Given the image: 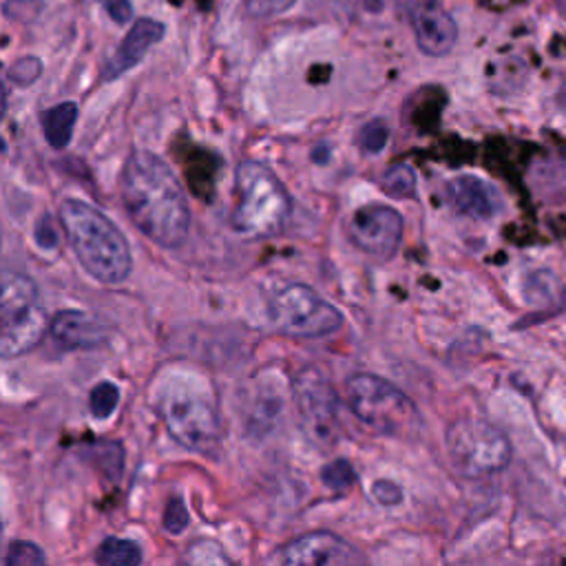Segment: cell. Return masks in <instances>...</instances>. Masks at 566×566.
I'll return each instance as SVG.
<instances>
[{
  "label": "cell",
  "instance_id": "1",
  "mask_svg": "<svg viewBox=\"0 0 566 566\" xmlns=\"http://www.w3.org/2000/svg\"><path fill=\"white\" fill-rule=\"evenodd\" d=\"M122 201L133 226L162 248H180L190 231V208L173 169L151 151H135L122 173Z\"/></svg>",
  "mask_w": 566,
  "mask_h": 566
},
{
  "label": "cell",
  "instance_id": "2",
  "mask_svg": "<svg viewBox=\"0 0 566 566\" xmlns=\"http://www.w3.org/2000/svg\"><path fill=\"white\" fill-rule=\"evenodd\" d=\"M58 218L81 266L100 283H122L133 268L131 248L118 226L81 199H64Z\"/></svg>",
  "mask_w": 566,
  "mask_h": 566
},
{
  "label": "cell",
  "instance_id": "3",
  "mask_svg": "<svg viewBox=\"0 0 566 566\" xmlns=\"http://www.w3.org/2000/svg\"><path fill=\"white\" fill-rule=\"evenodd\" d=\"M237 204L231 226L246 239H268L286 229L293 201L279 177L261 162H242L235 175Z\"/></svg>",
  "mask_w": 566,
  "mask_h": 566
},
{
  "label": "cell",
  "instance_id": "4",
  "mask_svg": "<svg viewBox=\"0 0 566 566\" xmlns=\"http://www.w3.org/2000/svg\"><path fill=\"white\" fill-rule=\"evenodd\" d=\"M160 416L169 434L188 452L212 456L222 443V420L210 390H201L193 379L175 377L160 390Z\"/></svg>",
  "mask_w": 566,
  "mask_h": 566
},
{
  "label": "cell",
  "instance_id": "5",
  "mask_svg": "<svg viewBox=\"0 0 566 566\" xmlns=\"http://www.w3.org/2000/svg\"><path fill=\"white\" fill-rule=\"evenodd\" d=\"M345 398L352 414L381 436L414 441L422 430V418L414 401L381 377H349L345 383Z\"/></svg>",
  "mask_w": 566,
  "mask_h": 566
},
{
  "label": "cell",
  "instance_id": "6",
  "mask_svg": "<svg viewBox=\"0 0 566 566\" xmlns=\"http://www.w3.org/2000/svg\"><path fill=\"white\" fill-rule=\"evenodd\" d=\"M47 317L40 306L36 281L23 272L3 274V299H0V354L16 359L29 352L45 334Z\"/></svg>",
  "mask_w": 566,
  "mask_h": 566
},
{
  "label": "cell",
  "instance_id": "7",
  "mask_svg": "<svg viewBox=\"0 0 566 566\" xmlns=\"http://www.w3.org/2000/svg\"><path fill=\"white\" fill-rule=\"evenodd\" d=\"M447 454L465 478H489L512 463V443L495 424L482 418H460L445 434Z\"/></svg>",
  "mask_w": 566,
  "mask_h": 566
},
{
  "label": "cell",
  "instance_id": "8",
  "mask_svg": "<svg viewBox=\"0 0 566 566\" xmlns=\"http://www.w3.org/2000/svg\"><path fill=\"white\" fill-rule=\"evenodd\" d=\"M272 325L297 339H323L341 330L343 315L306 283H286L268 302Z\"/></svg>",
  "mask_w": 566,
  "mask_h": 566
},
{
  "label": "cell",
  "instance_id": "9",
  "mask_svg": "<svg viewBox=\"0 0 566 566\" xmlns=\"http://www.w3.org/2000/svg\"><path fill=\"white\" fill-rule=\"evenodd\" d=\"M295 403L306 436L321 450L339 445V396L319 368H306L295 381Z\"/></svg>",
  "mask_w": 566,
  "mask_h": 566
},
{
  "label": "cell",
  "instance_id": "10",
  "mask_svg": "<svg viewBox=\"0 0 566 566\" xmlns=\"http://www.w3.org/2000/svg\"><path fill=\"white\" fill-rule=\"evenodd\" d=\"M349 239L359 250L379 261L392 259L403 239L401 212L383 204L359 208L349 220Z\"/></svg>",
  "mask_w": 566,
  "mask_h": 566
},
{
  "label": "cell",
  "instance_id": "11",
  "mask_svg": "<svg viewBox=\"0 0 566 566\" xmlns=\"http://www.w3.org/2000/svg\"><path fill=\"white\" fill-rule=\"evenodd\" d=\"M398 8L411 25L416 45L424 56L443 58L456 47L458 25L441 5V0H398Z\"/></svg>",
  "mask_w": 566,
  "mask_h": 566
},
{
  "label": "cell",
  "instance_id": "12",
  "mask_svg": "<svg viewBox=\"0 0 566 566\" xmlns=\"http://www.w3.org/2000/svg\"><path fill=\"white\" fill-rule=\"evenodd\" d=\"M276 559L281 564H291V566H302V564L336 566V564L366 562L364 553H359L357 546L330 531H315L288 542L279 551Z\"/></svg>",
  "mask_w": 566,
  "mask_h": 566
},
{
  "label": "cell",
  "instance_id": "13",
  "mask_svg": "<svg viewBox=\"0 0 566 566\" xmlns=\"http://www.w3.org/2000/svg\"><path fill=\"white\" fill-rule=\"evenodd\" d=\"M445 197L458 216L480 222L493 220L503 210L501 190L476 175L454 177L445 188Z\"/></svg>",
  "mask_w": 566,
  "mask_h": 566
},
{
  "label": "cell",
  "instance_id": "14",
  "mask_svg": "<svg viewBox=\"0 0 566 566\" xmlns=\"http://www.w3.org/2000/svg\"><path fill=\"white\" fill-rule=\"evenodd\" d=\"M164 32H167V27L160 21L139 19L128 29L124 40L115 49V53L107 60L104 81H115L122 74H126V71H131L133 66H137L142 60H145V56L164 38Z\"/></svg>",
  "mask_w": 566,
  "mask_h": 566
},
{
  "label": "cell",
  "instance_id": "15",
  "mask_svg": "<svg viewBox=\"0 0 566 566\" xmlns=\"http://www.w3.org/2000/svg\"><path fill=\"white\" fill-rule=\"evenodd\" d=\"M53 341L62 349H94L107 343L109 330L107 325L87 312L81 310H62L49 323Z\"/></svg>",
  "mask_w": 566,
  "mask_h": 566
},
{
  "label": "cell",
  "instance_id": "16",
  "mask_svg": "<svg viewBox=\"0 0 566 566\" xmlns=\"http://www.w3.org/2000/svg\"><path fill=\"white\" fill-rule=\"evenodd\" d=\"M78 122V104L76 102H62L56 104L40 115L45 139L53 149H64L71 137H74V128Z\"/></svg>",
  "mask_w": 566,
  "mask_h": 566
},
{
  "label": "cell",
  "instance_id": "17",
  "mask_svg": "<svg viewBox=\"0 0 566 566\" xmlns=\"http://www.w3.org/2000/svg\"><path fill=\"white\" fill-rule=\"evenodd\" d=\"M96 562L104 566H135L142 562V551L131 540L107 538L96 551Z\"/></svg>",
  "mask_w": 566,
  "mask_h": 566
},
{
  "label": "cell",
  "instance_id": "18",
  "mask_svg": "<svg viewBox=\"0 0 566 566\" xmlns=\"http://www.w3.org/2000/svg\"><path fill=\"white\" fill-rule=\"evenodd\" d=\"M321 480H323V484H325L330 491H334V493H345L347 489L354 487V482H357V471H354V467L349 465V460L339 458V460H332L330 465L323 467Z\"/></svg>",
  "mask_w": 566,
  "mask_h": 566
},
{
  "label": "cell",
  "instance_id": "19",
  "mask_svg": "<svg viewBox=\"0 0 566 566\" xmlns=\"http://www.w3.org/2000/svg\"><path fill=\"white\" fill-rule=\"evenodd\" d=\"M383 190L392 197H411L416 193V173L407 164L392 167L383 177Z\"/></svg>",
  "mask_w": 566,
  "mask_h": 566
},
{
  "label": "cell",
  "instance_id": "20",
  "mask_svg": "<svg viewBox=\"0 0 566 566\" xmlns=\"http://www.w3.org/2000/svg\"><path fill=\"white\" fill-rule=\"evenodd\" d=\"M120 403V390L113 383H98L89 394V411L94 418H109Z\"/></svg>",
  "mask_w": 566,
  "mask_h": 566
},
{
  "label": "cell",
  "instance_id": "21",
  "mask_svg": "<svg viewBox=\"0 0 566 566\" xmlns=\"http://www.w3.org/2000/svg\"><path fill=\"white\" fill-rule=\"evenodd\" d=\"M47 557L42 553V549L34 542H12L5 555V564L8 566H40L45 564Z\"/></svg>",
  "mask_w": 566,
  "mask_h": 566
},
{
  "label": "cell",
  "instance_id": "22",
  "mask_svg": "<svg viewBox=\"0 0 566 566\" xmlns=\"http://www.w3.org/2000/svg\"><path fill=\"white\" fill-rule=\"evenodd\" d=\"M390 139V128L383 120H372L359 131V147L366 153H381Z\"/></svg>",
  "mask_w": 566,
  "mask_h": 566
},
{
  "label": "cell",
  "instance_id": "23",
  "mask_svg": "<svg viewBox=\"0 0 566 566\" xmlns=\"http://www.w3.org/2000/svg\"><path fill=\"white\" fill-rule=\"evenodd\" d=\"M40 74H42V62L38 58L27 56V58H21L12 64L10 81L19 87H29L40 78Z\"/></svg>",
  "mask_w": 566,
  "mask_h": 566
},
{
  "label": "cell",
  "instance_id": "24",
  "mask_svg": "<svg viewBox=\"0 0 566 566\" xmlns=\"http://www.w3.org/2000/svg\"><path fill=\"white\" fill-rule=\"evenodd\" d=\"M295 3L297 0H246V8L253 19H272L288 12Z\"/></svg>",
  "mask_w": 566,
  "mask_h": 566
},
{
  "label": "cell",
  "instance_id": "25",
  "mask_svg": "<svg viewBox=\"0 0 566 566\" xmlns=\"http://www.w3.org/2000/svg\"><path fill=\"white\" fill-rule=\"evenodd\" d=\"M188 509L184 505L182 499H171L167 509H164V518H162V525L169 533H182L186 527H188Z\"/></svg>",
  "mask_w": 566,
  "mask_h": 566
},
{
  "label": "cell",
  "instance_id": "26",
  "mask_svg": "<svg viewBox=\"0 0 566 566\" xmlns=\"http://www.w3.org/2000/svg\"><path fill=\"white\" fill-rule=\"evenodd\" d=\"M372 499L383 507H396L403 503V491L392 480H377L372 484Z\"/></svg>",
  "mask_w": 566,
  "mask_h": 566
},
{
  "label": "cell",
  "instance_id": "27",
  "mask_svg": "<svg viewBox=\"0 0 566 566\" xmlns=\"http://www.w3.org/2000/svg\"><path fill=\"white\" fill-rule=\"evenodd\" d=\"M188 559L190 562H197V564H216V562H222L226 564L229 557L222 553V549L218 544L212 542H197L188 549Z\"/></svg>",
  "mask_w": 566,
  "mask_h": 566
},
{
  "label": "cell",
  "instance_id": "28",
  "mask_svg": "<svg viewBox=\"0 0 566 566\" xmlns=\"http://www.w3.org/2000/svg\"><path fill=\"white\" fill-rule=\"evenodd\" d=\"M34 239L36 244L42 248V250H53L58 246V231L51 222L49 216H45L38 224H36V233H34Z\"/></svg>",
  "mask_w": 566,
  "mask_h": 566
},
{
  "label": "cell",
  "instance_id": "29",
  "mask_svg": "<svg viewBox=\"0 0 566 566\" xmlns=\"http://www.w3.org/2000/svg\"><path fill=\"white\" fill-rule=\"evenodd\" d=\"M102 3H104V10H107V14L113 23L124 25V23L131 21V16H133L131 0H102Z\"/></svg>",
  "mask_w": 566,
  "mask_h": 566
},
{
  "label": "cell",
  "instance_id": "30",
  "mask_svg": "<svg viewBox=\"0 0 566 566\" xmlns=\"http://www.w3.org/2000/svg\"><path fill=\"white\" fill-rule=\"evenodd\" d=\"M559 100H562V104H564V107H566V89H564V91H562V96H559Z\"/></svg>",
  "mask_w": 566,
  "mask_h": 566
},
{
  "label": "cell",
  "instance_id": "31",
  "mask_svg": "<svg viewBox=\"0 0 566 566\" xmlns=\"http://www.w3.org/2000/svg\"><path fill=\"white\" fill-rule=\"evenodd\" d=\"M562 5H564V12H566V0H562Z\"/></svg>",
  "mask_w": 566,
  "mask_h": 566
}]
</instances>
